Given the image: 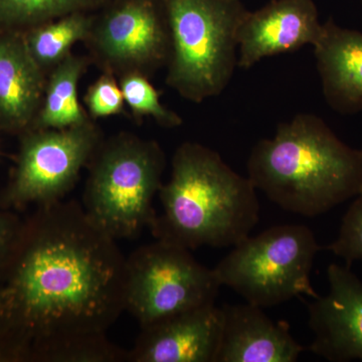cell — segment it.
Wrapping results in <instances>:
<instances>
[{
  "mask_svg": "<svg viewBox=\"0 0 362 362\" xmlns=\"http://www.w3.org/2000/svg\"><path fill=\"white\" fill-rule=\"evenodd\" d=\"M88 40L112 74L146 76L168 65L170 33L161 0H115Z\"/></svg>",
  "mask_w": 362,
  "mask_h": 362,
  "instance_id": "9",
  "label": "cell"
},
{
  "mask_svg": "<svg viewBox=\"0 0 362 362\" xmlns=\"http://www.w3.org/2000/svg\"><path fill=\"white\" fill-rule=\"evenodd\" d=\"M313 49L326 103L342 115L362 112V33L329 18Z\"/></svg>",
  "mask_w": 362,
  "mask_h": 362,
  "instance_id": "14",
  "label": "cell"
},
{
  "mask_svg": "<svg viewBox=\"0 0 362 362\" xmlns=\"http://www.w3.org/2000/svg\"><path fill=\"white\" fill-rule=\"evenodd\" d=\"M321 250L308 226H273L233 246L214 271L221 286L261 308L277 306L301 295L316 299L320 295L310 278Z\"/></svg>",
  "mask_w": 362,
  "mask_h": 362,
  "instance_id": "6",
  "label": "cell"
},
{
  "mask_svg": "<svg viewBox=\"0 0 362 362\" xmlns=\"http://www.w3.org/2000/svg\"><path fill=\"white\" fill-rule=\"evenodd\" d=\"M84 101L94 119L117 115L124 108L122 90L110 71H106L90 86Z\"/></svg>",
  "mask_w": 362,
  "mask_h": 362,
  "instance_id": "21",
  "label": "cell"
},
{
  "mask_svg": "<svg viewBox=\"0 0 362 362\" xmlns=\"http://www.w3.org/2000/svg\"><path fill=\"white\" fill-rule=\"evenodd\" d=\"M223 332L216 362H295L304 347L286 321L272 320L261 307L223 305Z\"/></svg>",
  "mask_w": 362,
  "mask_h": 362,
  "instance_id": "13",
  "label": "cell"
},
{
  "mask_svg": "<svg viewBox=\"0 0 362 362\" xmlns=\"http://www.w3.org/2000/svg\"><path fill=\"white\" fill-rule=\"evenodd\" d=\"M158 195L162 214L150 226L156 240L192 251L228 247L249 237L259 220L256 187L220 154L199 143L176 149Z\"/></svg>",
  "mask_w": 362,
  "mask_h": 362,
  "instance_id": "3",
  "label": "cell"
},
{
  "mask_svg": "<svg viewBox=\"0 0 362 362\" xmlns=\"http://www.w3.org/2000/svg\"><path fill=\"white\" fill-rule=\"evenodd\" d=\"M94 21L87 13H71L21 33L30 57L45 71L69 56L74 45L89 39Z\"/></svg>",
  "mask_w": 362,
  "mask_h": 362,
  "instance_id": "17",
  "label": "cell"
},
{
  "mask_svg": "<svg viewBox=\"0 0 362 362\" xmlns=\"http://www.w3.org/2000/svg\"><path fill=\"white\" fill-rule=\"evenodd\" d=\"M121 90L124 102L137 117H151L159 125L175 128L182 124V119L175 112L169 110L160 102L158 92L146 76L138 71H131L121 76Z\"/></svg>",
  "mask_w": 362,
  "mask_h": 362,
  "instance_id": "19",
  "label": "cell"
},
{
  "mask_svg": "<svg viewBox=\"0 0 362 362\" xmlns=\"http://www.w3.org/2000/svg\"><path fill=\"white\" fill-rule=\"evenodd\" d=\"M328 292L308 305L309 349L331 362L362 361V282L349 267L331 264Z\"/></svg>",
  "mask_w": 362,
  "mask_h": 362,
  "instance_id": "10",
  "label": "cell"
},
{
  "mask_svg": "<svg viewBox=\"0 0 362 362\" xmlns=\"http://www.w3.org/2000/svg\"><path fill=\"white\" fill-rule=\"evenodd\" d=\"M223 322L214 304L164 317L141 327L128 362H216Z\"/></svg>",
  "mask_w": 362,
  "mask_h": 362,
  "instance_id": "12",
  "label": "cell"
},
{
  "mask_svg": "<svg viewBox=\"0 0 362 362\" xmlns=\"http://www.w3.org/2000/svg\"><path fill=\"white\" fill-rule=\"evenodd\" d=\"M106 0H0V33L25 32L76 13H87Z\"/></svg>",
  "mask_w": 362,
  "mask_h": 362,
  "instance_id": "18",
  "label": "cell"
},
{
  "mask_svg": "<svg viewBox=\"0 0 362 362\" xmlns=\"http://www.w3.org/2000/svg\"><path fill=\"white\" fill-rule=\"evenodd\" d=\"M45 89V71L30 57L23 33H0V131L30 130Z\"/></svg>",
  "mask_w": 362,
  "mask_h": 362,
  "instance_id": "15",
  "label": "cell"
},
{
  "mask_svg": "<svg viewBox=\"0 0 362 362\" xmlns=\"http://www.w3.org/2000/svg\"><path fill=\"white\" fill-rule=\"evenodd\" d=\"M313 0H272L247 11L238 35V66L250 69L262 59L315 45L322 33Z\"/></svg>",
  "mask_w": 362,
  "mask_h": 362,
  "instance_id": "11",
  "label": "cell"
},
{
  "mask_svg": "<svg viewBox=\"0 0 362 362\" xmlns=\"http://www.w3.org/2000/svg\"><path fill=\"white\" fill-rule=\"evenodd\" d=\"M101 142L100 131L90 120L64 129L25 131L0 206L23 209L63 201Z\"/></svg>",
  "mask_w": 362,
  "mask_h": 362,
  "instance_id": "8",
  "label": "cell"
},
{
  "mask_svg": "<svg viewBox=\"0 0 362 362\" xmlns=\"http://www.w3.org/2000/svg\"><path fill=\"white\" fill-rule=\"evenodd\" d=\"M170 33L166 84L194 103L218 96L238 66L240 0H161Z\"/></svg>",
  "mask_w": 362,
  "mask_h": 362,
  "instance_id": "4",
  "label": "cell"
},
{
  "mask_svg": "<svg viewBox=\"0 0 362 362\" xmlns=\"http://www.w3.org/2000/svg\"><path fill=\"white\" fill-rule=\"evenodd\" d=\"M89 163L82 206L90 220L116 240L149 228L166 164L158 143L121 133L101 142Z\"/></svg>",
  "mask_w": 362,
  "mask_h": 362,
  "instance_id": "5",
  "label": "cell"
},
{
  "mask_svg": "<svg viewBox=\"0 0 362 362\" xmlns=\"http://www.w3.org/2000/svg\"><path fill=\"white\" fill-rule=\"evenodd\" d=\"M361 1H362V0H361Z\"/></svg>",
  "mask_w": 362,
  "mask_h": 362,
  "instance_id": "24",
  "label": "cell"
},
{
  "mask_svg": "<svg viewBox=\"0 0 362 362\" xmlns=\"http://www.w3.org/2000/svg\"><path fill=\"white\" fill-rule=\"evenodd\" d=\"M126 311L140 327L157 320L214 304L220 288L214 269L189 250L164 240L143 245L127 258Z\"/></svg>",
  "mask_w": 362,
  "mask_h": 362,
  "instance_id": "7",
  "label": "cell"
},
{
  "mask_svg": "<svg viewBox=\"0 0 362 362\" xmlns=\"http://www.w3.org/2000/svg\"><path fill=\"white\" fill-rule=\"evenodd\" d=\"M7 266L0 325L30 346V359L107 335L126 311L127 258L77 202L39 206Z\"/></svg>",
  "mask_w": 362,
  "mask_h": 362,
  "instance_id": "1",
  "label": "cell"
},
{
  "mask_svg": "<svg viewBox=\"0 0 362 362\" xmlns=\"http://www.w3.org/2000/svg\"><path fill=\"white\" fill-rule=\"evenodd\" d=\"M323 250L345 259L347 265L362 262V192L354 197L343 216L337 239Z\"/></svg>",
  "mask_w": 362,
  "mask_h": 362,
  "instance_id": "20",
  "label": "cell"
},
{
  "mask_svg": "<svg viewBox=\"0 0 362 362\" xmlns=\"http://www.w3.org/2000/svg\"><path fill=\"white\" fill-rule=\"evenodd\" d=\"M4 305H6V297H4V290L0 289V315L4 310Z\"/></svg>",
  "mask_w": 362,
  "mask_h": 362,
  "instance_id": "23",
  "label": "cell"
},
{
  "mask_svg": "<svg viewBox=\"0 0 362 362\" xmlns=\"http://www.w3.org/2000/svg\"><path fill=\"white\" fill-rule=\"evenodd\" d=\"M85 68L84 59L70 54L52 69L30 129H64L90 121L78 100V82Z\"/></svg>",
  "mask_w": 362,
  "mask_h": 362,
  "instance_id": "16",
  "label": "cell"
},
{
  "mask_svg": "<svg viewBox=\"0 0 362 362\" xmlns=\"http://www.w3.org/2000/svg\"><path fill=\"white\" fill-rule=\"evenodd\" d=\"M23 228L14 214L0 213V268L6 266Z\"/></svg>",
  "mask_w": 362,
  "mask_h": 362,
  "instance_id": "22",
  "label": "cell"
},
{
  "mask_svg": "<svg viewBox=\"0 0 362 362\" xmlns=\"http://www.w3.org/2000/svg\"><path fill=\"white\" fill-rule=\"evenodd\" d=\"M247 177L289 213L314 218L362 192V149L345 144L320 117L298 114L252 147Z\"/></svg>",
  "mask_w": 362,
  "mask_h": 362,
  "instance_id": "2",
  "label": "cell"
}]
</instances>
